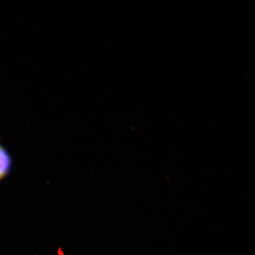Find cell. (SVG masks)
Instances as JSON below:
<instances>
[{"label": "cell", "instance_id": "obj_1", "mask_svg": "<svg viewBox=\"0 0 255 255\" xmlns=\"http://www.w3.org/2000/svg\"><path fill=\"white\" fill-rule=\"evenodd\" d=\"M12 166V159L10 154L0 143V181L8 176Z\"/></svg>", "mask_w": 255, "mask_h": 255}]
</instances>
